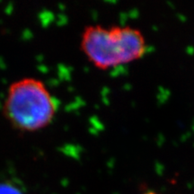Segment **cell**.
Instances as JSON below:
<instances>
[{
  "instance_id": "cell-1",
  "label": "cell",
  "mask_w": 194,
  "mask_h": 194,
  "mask_svg": "<svg viewBox=\"0 0 194 194\" xmlns=\"http://www.w3.org/2000/svg\"><path fill=\"white\" fill-rule=\"evenodd\" d=\"M2 111L14 130L34 133L52 123L58 103L44 82L34 77H23L9 86Z\"/></svg>"
},
{
  "instance_id": "cell-2",
  "label": "cell",
  "mask_w": 194,
  "mask_h": 194,
  "mask_svg": "<svg viewBox=\"0 0 194 194\" xmlns=\"http://www.w3.org/2000/svg\"><path fill=\"white\" fill-rule=\"evenodd\" d=\"M80 48L95 67L105 70L141 58L146 43L142 33L131 26L95 24L84 29Z\"/></svg>"
},
{
  "instance_id": "cell-3",
  "label": "cell",
  "mask_w": 194,
  "mask_h": 194,
  "mask_svg": "<svg viewBox=\"0 0 194 194\" xmlns=\"http://www.w3.org/2000/svg\"><path fill=\"white\" fill-rule=\"evenodd\" d=\"M0 194H15L14 192V190H12L11 188L9 187H0Z\"/></svg>"
}]
</instances>
